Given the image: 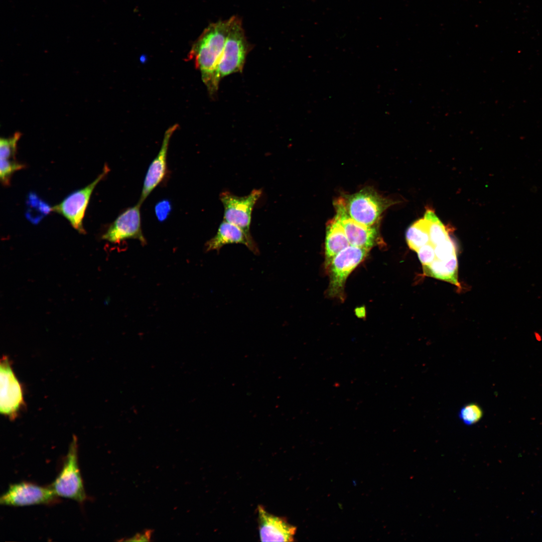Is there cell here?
<instances>
[{
	"instance_id": "obj_1",
	"label": "cell",
	"mask_w": 542,
	"mask_h": 542,
	"mask_svg": "<svg viewBox=\"0 0 542 542\" xmlns=\"http://www.w3.org/2000/svg\"><path fill=\"white\" fill-rule=\"evenodd\" d=\"M230 23L229 19L208 26L193 45L189 55L190 59L194 60L196 68L200 70L202 81L211 96L216 93L220 80L217 67Z\"/></svg>"
},
{
	"instance_id": "obj_2",
	"label": "cell",
	"mask_w": 542,
	"mask_h": 542,
	"mask_svg": "<svg viewBox=\"0 0 542 542\" xmlns=\"http://www.w3.org/2000/svg\"><path fill=\"white\" fill-rule=\"evenodd\" d=\"M340 198L351 218L368 226H374L385 210L397 203L380 195L370 188H363Z\"/></svg>"
},
{
	"instance_id": "obj_3",
	"label": "cell",
	"mask_w": 542,
	"mask_h": 542,
	"mask_svg": "<svg viewBox=\"0 0 542 542\" xmlns=\"http://www.w3.org/2000/svg\"><path fill=\"white\" fill-rule=\"evenodd\" d=\"M77 439L74 436L61 470L50 485L58 497L83 504L87 499L78 465Z\"/></svg>"
},
{
	"instance_id": "obj_4",
	"label": "cell",
	"mask_w": 542,
	"mask_h": 542,
	"mask_svg": "<svg viewBox=\"0 0 542 542\" xmlns=\"http://www.w3.org/2000/svg\"><path fill=\"white\" fill-rule=\"evenodd\" d=\"M230 20L228 34L217 67L220 80L242 71L249 50L241 20L236 16L232 17Z\"/></svg>"
},
{
	"instance_id": "obj_5",
	"label": "cell",
	"mask_w": 542,
	"mask_h": 542,
	"mask_svg": "<svg viewBox=\"0 0 542 542\" xmlns=\"http://www.w3.org/2000/svg\"><path fill=\"white\" fill-rule=\"evenodd\" d=\"M369 250L349 245L333 258L327 268L329 273L328 295L342 299L346 280L351 272L363 261Z\"/></svg>"
},
{
	"instance_id": "obj_6",
	"label": "cell",
	"mask_w": 542,
	"mask_h": 542,
	"mask_svg": "<svg viewBox=\"0 0 542 542\" xmlns=\"http://www.w3.org/2000/svg\"><path fill=\"white\" fill-rule=\"evenodd\" d=\"M52 487L23 481L11 485L0 497L1 504L24 506L35 504L50 505L59 500Z\"/></svg>"
},
{
	"instance_id": "obj_7",
	"label": "cell",
	"mask_w": 542,
	"mask_h": 542,
	"mask_svg": "<svg viewBox=\"0 0 542 542\" xmlns=\"http://www.w3.org/2000/svg\"><path fill=\"white\" fill-rule=\"evenodd\" d=\"M105 165L101 173L90 184L69 195L59 204L53 207L52 211L60 214L68 220L72 227L80 233H84L83 219L91 195L97 184L109 172Z\"/></svg>"
},
{
	"instance_id": "obj_8",
	"label": "cell",
	"mask_w": 542,
	"mask_h": 542,
	"mask_svg": "<svg viewBox=\"0 0 542 542\" xmlns=\"http://www.w3.org/2000/svg\"><path fill=\"white\" fill-rule=\"evenodd\" d=\"M0 411L11 420H15L25 405L22 385L12 368L9 358L1 360Z\"/></svg>"
},
{
	"instance_id": "obj_9",
	"label": "cell",
	"mask_w": 542,
	"mask_h": 542,
	"mask_svg": "<svg viewBox=\"0 0 542 542\" xmlns=\"http://www.w3.org/2000/svg\"><path fill=\"white\" fill-rule=\"evenodd\" d=\"M261 194L260 189L253 190L248 195L241 197L229 191L222 192L220 199L224 206V220L236 225L251 236L249 231L251 213Z\"/></svg>"
},
{
	"instance_id": "obj_10",
	"label": "cell",
	"mask_w": 542,
	"mask_h": 542,
	"mask_svg": "<svg viewBox=\"0 0 542 542\" xmlns=\"http://www.w3.org/2000/svg\"><path fill=\"white\" fill-rule=\"evenodd\" d=\"M141 206L138 202L120 214L102 235V239L113 243H120L127 239H135L145 245L147 240L142 229Z\"/></svg>"
},
{
	"instance_id": "obj_11",
	"label": "cell",
	"mask_w": 542,
	"mask_h": 542,
	"mask_svg": "<svg viewBox=\"0 0 542 542\" xmlns=\"http://www.w3.org/2000/svg\"><path fill=\"white\" fill-rule=\"evenodd\" d=\"M335 218L342 226L351 245L370 249L376 243L378 238L377 228L361 224L347 213L344 205L338 198L335 201Z\"/></svg>"
},
{
	"instance_id": "obj_12",
	"label": "cell",
	"mask_w": 542,
	"mask_h": 542,
	"mask_svg": "<svg viewBox=\"0 0 542 542\" xmlns=\"http://www.w3.org/2000/svg\"><path fill=\"white\" fill-rule=\"evenodd\" d=\"M258 529L261 541H293L296 527L285 518L268 512L261 505L257 507Z\"/></svg>"
},
{
	"instance_id": "obj_13",
	"label": "cell",
	"mask_w": 542,
	"mask_h": 542,
	"mask_svg": "<svg viewBox=\"0 0 542 542\" xmlns=\"http://www.w3.org/2000/svg\"><path fill=\"white\" fill-rule=\"evenodd\" d=\"M178 124L169 127L164 134L161 147L155 158L150 164L144 179L139 203L142 205L151 192L164 179L167 171V153L170 139L177 129Z\"/></svg>"
},
{
	"instance_id": "obj_14",
	"label": "cell",
	"mask_w": 542,
	"mask_h": 542,
	"mask_svg": "<svg viewBox=\"0 0 542 542\" xmlns=\"http://www.w3.org/2000/svg\"><path fill=\"white\" fill-rule=\"evenodd\" d=\"M233 243L242 244L253 253L256 254L259 253L257 245L251 236L236 225L224 220L220 224L215 235L206 243L205 250L218 252L224 245Z\"/></svg>"
},
{
	"instance_id": "obj_15",
	"label": "cell",
	"mask_w": 542,
	"mask_h": 542,
	"mask_svg": "<svg viewBox=\"0 0 542 542\" xmlns=\"http://www.w3.org/2000/svg\"><path fill=\"white\" fill-rule=\"evenodd\" d=\"M350 245L344 230L334 217L328 222L325 238V266L327 268L339 252Z\"/></svg>"
},
{
	"instance_id": "obj_16",
	"label": "cell",
	"mask_w": 542,
	"mask_h": 542,
	"mask_svg": "<svg viewBox=\"0 0 542 542\" xmlns=\"http://www.w3.org/2000/svg\"><path fill=\"white\" fill-rule=\"evenodd\" d=\"M430 223L424 217L414 222L407 229L405 239L409 248L417 251L423 245L430 242Z\"/></svg>"
},
{
	"instance_id": "obj_17",
	"label": "cell",
	"mask_w": 542,
	"mask_h": 542,
	"mask_svg": "<svg viewBox=\"0 0 542 542\" xmlns=\"http://www.w3.org/2000/svg\"><path fill=\"white\" fill-rule=\"evenodd\" d=\"M424 217L430 223L429 236L430 243L434 246L449 239V228H448L431 209H427Z\"/></svg>"
},
{
	"instance_id": "obj_18",
	"label": "cell",
	"mask_w": 542,
	"mask_h": 542,
	"mask_svg": "<svg viewBox=\"0 0 542 542\" xmlns=\"http://www.w3.org/2000/svg\"><path fill=\"white\" fill-rule=\"evenodd\" d=\"M423 268L425 275L448 282L461 288L458 277L451 273L444 260L436 258L431 263L423 265Z\"/></svg>"
},
{
	"instance_id": "obj_19",
	"label": "cell",
	"mask_w": 542,
	"mask_h": 542,
	"mask_svg": "<svg viewBox=\"0 0 542 542\" xmlns=\"http://www.w3.org/2000/svg\"><path fill=\"white\" fill-rule=\"evenodd\" d=\"M483 414V411L479 405L470 403L461 408L459 412L458 417L464 424L472 426L481 419Z\"/></svg>"
},
{
	"instance_id": "obj_20",
	"label": "cell",
	"mask_w": 542,
	"mask_h": 542,
	"mask_svg": "<svg viewBox=\"0 0 542 542\" xmlns=\"http://www.w3.org/2000/svg\"><path fill=\"white\" fill-rule=\"evenodd\" d=\"M21 136L20 132H16L12 137L1 138L0 140L1 159H15L17 151V142Z\"/></svg>"
},
{
	"instance_id": "obj_21",
	"label": "cell",
	"mask_w": 542,
	"mask_h": 542,
	"mask_svg": "<svg viewBox=\"0 0 542 542\" xmlns=\"http://www.w3.org/2000/svg\"><path fill=\"white\" fill-rule=\"evenodd\" d=\"M0 178L5 185L9 184L12 174L16 171L24 168V165L15 161L14 159H1Z\"/></svg>"
},
{
	"instance_id": "obj_22",
	"label": "cell",
	"mask_w": 542,
	"mask_h": 542,
	"mask_svg": "<svg viewBox=\"0 0 542 542\" xmlns=\"http://www.w3.org/2000/svg\"><path fill=\"white\" fill-rule=\"evenodd\" d=\"M435 252L436 258L442 260L457 254L454 243L450 238L435 246Z\"/></svg>"
},
{
	"instance_id": "obj_23",
	"label": "cell",
	"mask_w": 542,
	"mask_h": 542,
	"mask_svg": "<svg viewBox=\"0 0 542 542\" xmlns=\"http://www.w3.org/2000/svg\"><path fill=\"white\" fill-rule=\"evenodd\" d=\"M417 252L423 265L431 263L436 258L435 246L430 242L422 246Z\"/></svg>"
},
{
	"instance_id": "obj_24",
	"label": "cell",
	"mask_w": 542,
	"mask_h": 542,
	"mask_svg": "<svg viewBox=\"0 0 542 542\" xmlns=\"http://www.w3.org/2000/svg\"><path fill=\"white\" fill-rule=\"evenodd\" d=\"M172 210L171 204L168 200H164L158 202L155 208V214L160 221L166 220Z\"/></svg>"
},
{
	"instance_id": "obj_25",
	"label": "cell",
	"mask_w": 542,
	"mask_h": 542,
	"mask_svg": "<svg viewBox=\"0 0 542 542\" xmlns=\"http://www.w3.org/2000/svg\"><path fill=\"white\" fill-rule=\"evenodd\" d=\"M153 530L146 529L144 531L138 533L133 536L124 539L125 541H149L151 540Z\"/></svg>"
}]
</instances>
